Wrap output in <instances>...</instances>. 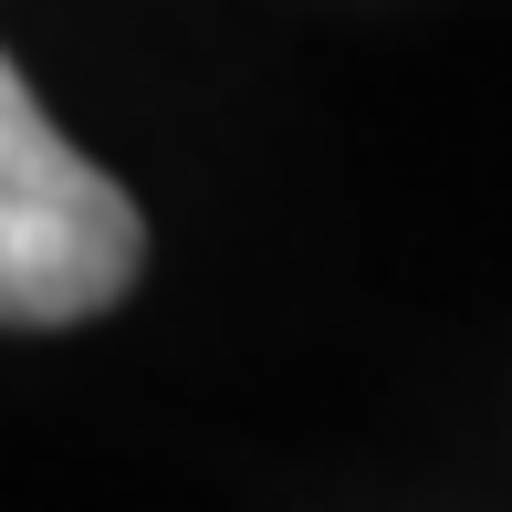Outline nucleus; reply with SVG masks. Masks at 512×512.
Here are the masks:
<instances>
[{
	"mask_svg": "<svg viewBox=\"0 0 512 512\" xmlns=\"http://www.w3.org/2000/svg\"><path fill=\"white\" fill-rule=\"evenodd\" d=\"M136 262H147L136 199L84 168L63 126L32 105V84L11 74L0 84V314L21 335L84 324L136 283Z\"/></svg>",
	"mask_w": 512,
	"mask_h": 512,
	"instance_id": "f257e3e1",
	"label": "nucleus"
}]
</instances>
